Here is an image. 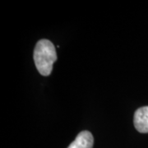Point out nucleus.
Returning a JSON list of instances; mask_svg holds the SVG:
<instances>
[{"instance_id": "obj_1", "label": "nucleus", "mask_w": 148, "mask_h": 148, "mask_svg": "<svg viewBox=\"0 0 148 148\" xmlns=\"http://www.w3.org/2000/svg\"><path fill=\"white\" fill-rule=\"evenodd\" d=\"M56 60L57 53L53 43L45 39L39 40L34 50V61L38 72L45 77L49 76Z\"/></svg>"}, {"instance_id": "obj_2", "label": "nucleus", "mask_w": 148, "mask_h": 148, "mask_svg": "<svg viewBox=\"0 0 148 148\" xmlns=\"http://www.w3.org/2000/svg\"><path fill=\"white\" fill-rule=\"evenodd\" d=\"M133 123L138 132L148 133V106L141 107L136 110Z\"/></svg>"}, {"instance_id": "obj_3", "label": "nucleus", "mask_w": 148, "mask_h": 148, "mask_svg": "<svg viewBox=\"0 0 148 148\" xmlns=\"http://www.w3.org/2000/svg\"><path fill=\"white\" fill-rule=\"evenodd\" d=\"M94 138L89 131H82L77 136L76 139L68 148H92Z\"/></svg>"}]
</instances>
